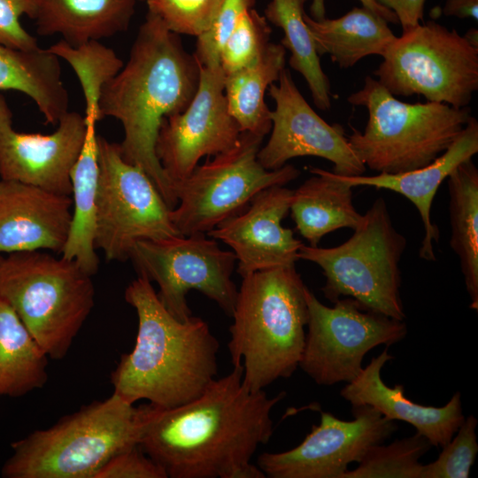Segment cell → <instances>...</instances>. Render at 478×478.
<instances>
[{"mask_svg":"<svg viewBox=\"0 0 478 478\" xmlns=\"http://www.w3.org/2000/svg\"><path fill=\"white\" fill-rule=\"evenodd\" d=\"M242 365L192 401L168 409L150 404L139 446L167 478H265L252 458L274 433L270 397L243 383Z\"/></svg>","mask_w":478,"mask_h":478,"instance_id":"1","label":"cell"},{"mask_svg":"<svg viewBox=\"0 0 478 478\" xmlns=\"http://www.w3.org/2000/svg\"><path fill=\"white\" fill-rule=\"evenodd\" d=\"M199 76L198 62L178 35L148 12L127 63L100 93V118H114L122 126L123 158L146 173L171 210L178 202L157 158V138L163 120L188 107Z\"/></svg>","mask_w":478,"mask_h":478,"instance_id":"2","label":"cell"},{"mask_svg":"<svg viewBox=\"0 0 478 478\" xmlns=\"http://www.w3.org/2000/svg\"><path fill=\"white\" fill-rule=\"evenodd\" d=\"M125 300L137 315L133 350L111 374L114 394L135 404L145 399L163 409L198 397L217 378L218 339L206 321L173 317L143 275L131 281Z\"/></svg>","mask_w":478,"mask_h":478,"instance_id":"3","label":"cell"},{"mask_svg":"<svg viewBox=\"0 0 478 478\" xmlns=\"http://www.w3.org/2000/svg\"><path fill=\"white\" fill-rule=\"evenodd\" d=\"M305 289L296 266L243 277L227 348L233 366H243L250 390H263L299 367L308 322Z\"/></svg>","mask_w":478,"mask_h":478,"instance_id":"4","label":"cell"},{"mask_svg":"<svg viewBox=\"0 0 478 478\" xmlns=\"http://www.w3.org/2000/svg\"><path fill=\"white\" fill-rule=\"evenodd\" d=\"M150 404L135 406L112 393L13 442L4 478H96L117 454L139 445Z\"/></svg>","mask_w":478,"mask_h":478,"instance_id":"5","label":"cell"},{"mask_svg":"<svg viewBox=\"0 0 478 478\" xmlns=\"http://www.w3.org/2000/svg\"><path fill=\"white\" fill-rule=\"evenodd\" d=\"M347 101L367 110L364 131L351 127L347 137L366 167L377 173H399L430 164L449 148L472 117L468 107L403 102L369 75Z\"/></svg>","mask_w":478,"mask_h":478,"instance_id":"6","label":"cell"},{"mask_svg":"<svg viewBox=\"0 0 478 478\" xmlns=\"http://www.w3.org/2000/svg\"><path fill=\"white\" fill-rule=\"evenodd\" d=\"M91 275L42 250L0 255V297L51 359L66 356L95 305Z\"/></svg>","mask_w":478,"mask_h":478,"instance_id":"7","label":"cell"},{"mask_svg":"<svg viewBox=\"0 0 478 478\" xmlns=\"http://www.w3.org/2000/svg\"><path fill=\"white\" fill-rule=\"evenodd\" d=\"M353 230L335 247L303 243L298 259L321 268L326 280L321 291L330 302L351 297L366 310L404 320L399 264L406 238L394 227L384 198L375 199Z\"/></svg>","mask_w":478,"mask_h":478,"instance_id":"8","label":"cell"},{"mask_svg":"<svg viewBox=\"0 0 478 478\" xmlns=\"http://www.w3.org/2000/svg\"><path fill=\"white\" fill-rule=\"evenodd\" d=\"M264 137L242 132L229 150L197 166L182 181L173 183L177 205L172 222L181 235L207 234L244 210L262 190L284 186L300 171L286 164L265 169L258 160Z\"/></svg>","mask_w":478,"mask_h":478,"instance_id":"9","label":"cell"},{"mask_svg":"<svg viewBox=\"0 0 478 478\" xmlns=\"http://www.w3.org/2000/svg\"><path fill=\"white\" fill-rule=\"evenodd\" d=\"M374 72L393 96L467 107L478 89V49L456 29L429 20L403 32Z\"/></svg>","mask_w":478,"mask_h":478,"instance_id":"10","label":"cell"},{"mask_svg":"<svg viewBox=\"0 0 478 478\" xmlns=\"http://www.w3.org/2000/svg\"><path fill=\"white\" fill-rule=\"evenodd\" d=\"M99 178L94 243L108 261H125L138 241L180 235L146 173L126 161L119 143L97 136Z\"/></svg>","mask_w":478,"mask_h":478,"instance_id":"11","label":"cell"},{"mask_svg":"<svg viewBox=\"0 0 478 478\" xmlns=\"http://www.w3.org/2000/svg\"><path fill=\"white\" fill-rule=\"evenodd\" d=\"M128 259L138 275L157 283L159 300L176 319L192 316L186 298L190 290L201 292L232 315L238 292L232 280L236 258L207 235L138 241Z\"/></svg>","mask_w":478,"mask_h":478,"instance_id":"12","label":"cell"},{"mask_svg":"<svg viewBox=\"0 0 478 478\" xmlns=\"http://www.w3.org/2000/svg\"><path fill=\"white\" fill-rule=\"evenodd\" d=\"M307 332L299 367L317 384L330 386L354 380L372 349L403 340L404 320L364 309L351 297L333 307L323 305L306 287Z\"/></svg>","mask_w":478,"mask_h":478,"instance_id":"13","label":"cell"},{"mask_svg":"<svg viewBox=\"0 0 478 478\" xmlns=\"http://www.w3.org/2000/svg\"><path fill=\"white\" fill-rule=\"evenodd\" d=\"M354 420L328 412L301 443L281 452H264L258 466L270 478H342L352 462L359 463L375 445L397 428L394 420L369 405L352 407Z\"/></svg>","mask_w":478,"mask_h":478,"instance_id":"14","label":"cell"},{"mask_svg":"<svg viewBox=\"0 0 478 478\" xmlns=\"http://www.w3.org/2000/svg\"><path fill=\"white\" fill-rule=\"evenodd\" d=\"M199 70L191 102L163 120L157 138L156 155L172 185L188 177L201 158L232 148L242 133L228 112L220 66L199 65Z\"/></svg>","mask_w":478,"mask_h":478,"instance_id":"15","label":"cell"},{"mask_svg":"<svg viewBox=\"0 0 478 478\" xmlns=\"http://www.w3.org/2000/svg\"><path fill=\"white\" fill-rule=\"evenodd\" d=\"M268 89L275 107L270 112V137L258 153L265 169L276 170L291 158L313 156L330 161L335 174L365 173L366 167L351 148L343 127L328 124L316 113L288 69L281 73L278 84L273 83Z\"/></svg>","mask_w":478,"mask_h":478,"instance_id":"16","label":"cell"},{"mask_svg":"<svg viewBox=\"0 0 478 478\" xmlns=\"http://www.w3.org/2000/svg\"><path fill=\"white\" fill-rule=\"evenodd\" d=\"M49 135L15 130L0 93V178L70 196L71 172L86 135L85 117L67 112Z\"/></svg>","mask_w":478,"mask_h":478,"instance_id":"17","label":"cell"},{"mask_svg":"<svg viewBox=\"0 0 478 478\" xmlns=\"http://www.w3.org/2000/svg\"><path fill=\"white\" fill-rule=\"evenodd\" d=\"M293 190L274 186L259 192L241 212L206 235L228 245L238 261L237 273H251L296 266L303 243L282 226Z\"/></svg>","mask_w":478,"mask_h":478,"instance_id":"18","label":"cell"},{"mask_svg":"<svg viewBox=\"0 0 478 478\" xmlns=\"http://www.w3.org/2000/svg\"><path fill=\"white\" fill-rule=\"evenodd\" d=\"M72 208L71 196L0 178V255L37 250L61 254Z\"/></svg>","mask_w":478,"mask_h":478,"instance_id":"19","label":"cell"},{"mask_svg":"<svg viewBox=\"0 0 478 478\" xmlns=\"http://www.w3.org/2000/svg\"><path fill=\"white\" fill-rule=\"evenodd\" d=\"M392 358L386 347L362 368L354 380L346 383L340 391L341 397L352 407L369 405L390 420L409 423L431 446L442 448L465 420L460 392L453 394L450 401L441 407L414 403L405 395L403 384L390 388L382 381L381 371Z\"/></svg>","mask_w":478,"mask_h":478,"instance_id":"20","label":"cell"},{"mask_svg":"<svg viewBox=\"0 0 478 478\" xmlns=\"http://www.w3.org/2000/svg\"><path fill=\"white\" fill-rule=\"evenodd\" d=\"M478 153V122L471 117L464 129L449 148L430 164L399 173H378L376 175L336 176L352 188L368 186L397 192L405 197L416 207L420 216L424 237L419 257L435 261L434 243L438 242L439 231L431 219L435 196L451 173L462 162Z\"/></svg>","mask_w":478,"mask_h":478,"instance_id":"21","label":"cell"},{"mask_svg":"<svg viewBox=\"0 0 478 478\" xmlns=\"http://www.w3.org/2000/svg\"><path fill=\"white\" fill-rule=\"evenodd\" d=\"M136 0H35L37 33L73 46L127 30Z\"/></svg>","mask_w":478,"mask_h":478,"instance_id":"22","label":"cell"},{"mask_svg":"<svg viewBox=\"0 0 478 478\" xmlns=\"http://www.w3.org/2000/svg\"><path fill=\"white\" fill-rule=\"evenodd\" d=\"M312 174L293 190L289 212L299 234L310 246L339 228L354 229L363 214L354 206L352 187L335 173L309 166Z\"/></svg>","mask_w":478,"mask_h":478,"instance_id":"23","label":"cell"},{"mask_svg":"<svg viewBox=\"0 0 478 478\" xmlns=\"http://www.w3.org/2000/svg\"><path fill=\"white\" fill-rule=\"evenodd\" d=\"M86 135L82 149L71 172L72 221L61 256L76 261L89 275L98 269L99 258L94 243L96 194L99 178L97 135L98 115L85 112Z\"/></svg>","mask_w":478,"mask_h":478,"instance_id":"24","label":"cell"},{"mask_svg":"<svg viewBox=\"0 0 478 478\" xmlns=\"http://www.w3.org/2000/svg\"><path fill=\"white\" fill-rule=\"evenodd\" d=\"M304 19L319 56L329 55L343 69L367 56L382 57L397 37L388 21L365 6L354 7L337 19L315 20L305 12Z\"/></svg>","mask_w":478,"mask_h":478,"instance_id":"25","label":"cell"},{"mask_svg":"<svg viewBox=\"0 0 478 478\" xmlns=\"http://www.w3.org/2000/svg\"><path fill=\"white\" fill-rule=\"evenodd\" d=\"M0 90L19 91L30 97L46 124L57 125L69 112L59 58L49 49L27 51L0 44Z\"/></svg>","mask_w":478,"mask_h":478,"instance_id":"26","label":"cell"},{"mask_svg":"<svg viewBox=\"0 0 478 478\" xmlns=\"http://www.w3.org/2000/svg\"><path fill=\"white\" fill-rule=\"evenodd\" d=\"M49 358L12 307L0 297V397H19L43 388Z\"/></svg>","mask_w":478,"mask_h":478,"instance_id":"27","label":"cell"},{"mask_svg":"<svg viewBox=\"0 0 478 478\" xmlns=\"http://www.w3.org/2000/svg\"><path fill=\"white\" fill-rule=\"evenodd\" d=\"M450 245L459 258L470 308L478 310V169L473 159L448 176Z\"/></svg>","mask_w":478,"mask_h":478,"instance_id":"28","label":"cell"},{"mask_svg":"<svg viewBox=\"0 0 478 478\" xmlns=\"http://www.w3.org/2000/svg\"><path fill=\"white\" fill-rule=\"evenodd\" d=\"M286 50L281 44L270 42L263 56L254 64L225 76L224 92L228 112L241 132L265 137L272 127L265 94L278 81L285 68Z\"/></svg>","mask_w":478,"mask_h":478,"instance_id":"29","label":"cell"},{"mask_svg":"<svg viewBox=\"0 0 478 478\" xmlns=\"http://www.w3.org/2000/svg\"><path fill=\"white\" fill-rule=\"evenodd\" d=\"M307 1L271 0L264 16L283 31L281 44L290 52L289 66L305 78L315 106L321 111H328L331 107L330 83L322 70L320 56L304 19V7Z\"/></svg>","mask_w":478,"mask_h":478,"instance_id":"30","label":"cell"},{"mask_svg":"<svg viewBox=\"0 0 478 478\" xmlns=\"http://www.w3.org/2000/svg\"><path fill=\"white\" fill-rule=\"evenodd\" d=\"M431 444L422 436L396 440L388 445L374 446L353 470H347L342 478H421L420 458Z\"/></svg>","mask_w":478,"mask_h":478,"instance_id":"31","label":"cell"},{"mask_svg":"<svg viewBox=\"0 0 478 478\" xmlns=\"http://www.w3.org/2000/svg\"><path fill=\"white\" fill-rule=\"evenodd\" d=\"M271 32L265 16L254 8L245 12L220 50V66L224 75L256 63L270 43Z\"/></svg>","mask_w":478,"mask_h":478,"instance_id":"32","label":"cell"},{"mask_svg":"<svg viewBox=\"0 0 478 478\" xmlns=\"http://www.w3.org/2000/svg\"><path fill=\"white\" fill-rule=\"evenodd\" d=\"M476 427L474 416L465 418L438 458L423 465L421 478H468L478 452Z\"/></svg>","mask_w":478,"mask_h":478,"instance_id":"33","label":"cell"},{"mask_svg":"<svg viewBox=\"0 0 478 478\" xmlns=\"http://www.w3.org/2000/svg\"><path fill=\"white\" fill-rule=\"evenodd\" d=\"M220 0H146L148 12L177 35L199 36L207 30Z\"/></svg>","mask_w":478,"mask_h":478,"instance_id":"34","label":"cell"},{"mask_svg":"<svg viewBox=\"0 0 478 478\" xmlns=\"http://www.w3.org/2000/svg\"><path fill=\"white\" fill-rule=\"evenodd\" d=\"M255 0H220L206 31L197 36L196 51L193 54L202 66H220V50Z\"/></svg>","mask_w":478,"mask_h":478,"instance_id":"35","label":"cell"},{"mask_svg":"<svg viewBox=\"0 0 478 478\" xmlns=\"http://www.w3.org/2000/svg\"><path fill=\"white\" fill-rule=\"evenodd\" d=\"M35 18V0H0V44L20 50L39 49L37 40L22 27L20 17Z\"/></svg>","mask_w":478,"mask_h":478,"instance_id":"36","label":"cell"},{"mask_svg":"<svg viewBox=\"0 0 478 478\" xmlns=\"http://www.w3.org/2000/svg\"><path fill=\"white\" fill-rule=\"evenodd\" d=\"M96 478H167L164 470L139 445L109 460Z\"/></svg>","mask_w":478,"mask_h":478,"instance_id":"37","label":"cell"},{"mask_svg":"<svg viewBox=\"0 0 478 478\" xmlns=\"http://www.w3.org/2000/svg\"><path fill=\"white\" fill-rule=\"evenodd\" d=\"M395 13L403 32L420 24L423 20L426 0H375Z\"/></svg>","mask_w":478,"mask_h":478,"instance_id":"38","label":"cell"},{"mask_svg":"<svg viewBox=\"0 0 478 478\" xmlns=\"http://www.w3.org/2000/svg\"><path fill=\"white\" fill-rule=\"evenodd\" d=\"M361 2L363 6L370 9L386 21L390 23H397V18L393 12L381 5L375 0H358ZM310 11L312 18L315 20H322L326 18V7L325 0H312V4L310 6Z\"/></svg>","mask_w":478,"mask_h":478,"instance_id":"39","label":"cell"},{"mask_svg":"<svg viewBox=\"0 0 478 478\" xmlns=\"http://www.w3.org/2000/svg\"><path fill=\"white\" fill-rule=\"evenodd\" d=\"M445 16L478 19V0H446L442 10Z\"/></svg>","mask_w":478,"mask_h":478,"instance_id":"40","label":"cell"},{"mask_svg":"<svg viewBox=\"0 0 478 478\" xmlns=\"http://www.w3.org/2000/svg\"><path fill=\"white\" fill-rule=\"evenodd\" d=\"M463 36L469 44L478 49V30L476 28L468 29Z\"/></svg>","mask_w":478,"mask_h":478,"instance_id":"41","label":"cell"}]
</instances>
